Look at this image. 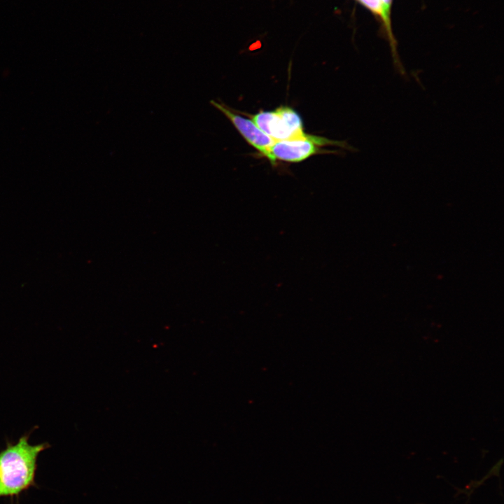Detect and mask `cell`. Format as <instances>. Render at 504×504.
I'll list each match as a JSON object with an SVG mask.
<instances>
[{
  "label": "cell",
  "instance_id": "cell-3",
  "mask_svg": "<svg viewBox=\"0 0 504 504\" xmlns=\"http://www.w3.org/2000/svg\"><path fill=\"white\" fill-rule=\"evenodd\" d=\"M337 144L325 138L306 134L290 139L275 141L271 146L267 158L272 163L276 160L299 162L318 152V147Z\"/></svg>",
  "mask_w": 504,
  "mask_h": 504
},
{
  "label": "cell",
  "instance_id": "cell-2",
  "mask_svg": "<svg viewBox=\"0 0 504 504\" xmlns=\"http://www.w3.org/2000/svg\"><path fill=\"white\" fill-rule=\"evenodd\" d=\"M252 120L274 141L285 140L304 134L302 122L293 108L281 106L273 111H261Z\"/></svg>",
  "mask_w": 504,
  "mask_h": 504
},
{
  "label": "cell",
  "instance_id": "cell-1",
  "mask_svg": "<svg viewBox=\"0 0 504 504\" xmlns=\"http://www.w3.org/2000/svg\"><path fill=\"white\" fill-rule=\"evenodd\" d=\"M29 438V435H24L16 443L8 442L0 451V498L18 497L29 488L36 486L37 459L50 444H31Z\"/></svg>",
  "mask_w": 504,
  "mask_h": 504
},
{
  "label": "cell",
  "instance_id": "cell-5",
  "mask_svg": "<svg viewBox=\"0 0 504 504\" xmlns=\"http://www.w3.org/2000/svg\"><path fill=\"white\" fill-rule=\"evenodd\" d=\"M392 0H381L382 4V18L383 19L391 36L390 27V12Z\"/></svg>",
  "mask_w": 504,
  "mask_h": 504
},
{
  "label": "cell",
  "instance_id": "cell-4",
  "mask_svg": "<svg viewBox=\"0 0 504 504\" xmlns=\"http://www.w3.org/2000/svg\"><path fill=\"white\" fill-rule=\"evenodd\" d=\"M210 103L231 121L232 125L251 146L259 150L264 156L268 157L270 149L275 141L264 133L252 120L234 113L223 103L215 100H211Z\"/></svg>",
  "mask_w": 504,
  "mask_h": 504
},
{
  "label": "cell",
  "instance_id": "cell-6",
  "mask_svg": "<svg viewBox=\"0 0 504 504\" xmlns=\"http://www.w3.org/2000/svg\"><path fill=\"white\" fill-rule=\"evenodd\" d=\"M372 13L382 17L381 0H358Z\"/></svg>",
  "mask_w": 504,
  "mask_h": 504
}]
</instances>
